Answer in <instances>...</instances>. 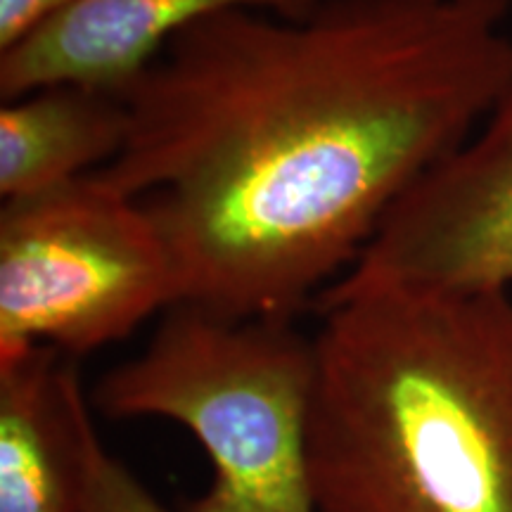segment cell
Returning <instances> with one entry per match:
<instances>
[{
  "mask_svg": "<svg viewBox=\"0 0 512 512\" xmlns=\"http://www.w3.org/2000/svg\"><path fill=\"white\" fill-rule=\"evenodd\" d=\"M512 0H323L290 22L228 10L121 91L126 145L98 174L138 197L178 304L294 320L512 79Z\"/></svg>",
  "mask_w": 512,
  "mask_h": 512,
  "instance_id": "6da1fadb",
  "label": "cell"
},
{
  "mask_svg": "<svg viewBox=\"0 0 512 512\" xmlns=\"http://www.w3.org/2000/svg\"><path fill=\"white\" fill-rule=\"evenodd\" d=\"M316 512H512V294L318 299Z\"/></svg>",
  "mask_w": 512,
  "mask_h": 512,
  "instance_id": "7a4b0ae2",
  "label": "cell"
},
{
  "mask_svg": "<svg viewBox=\"0 0 512 512\" xmlns=\"http://www.w3.org/2000/svg\"><path fill=\"white\" fill-rule=\"evenodd\" d=\"M313 389L316 344L294 320L176 304L136 358L95 382L91 403L112 420L178 422L200 441L214 475L183 512H316Z\"/></svg>",
  "mask_w": 512,
  "mask_h": 512,
  "instance_id": "3957f363",
  "label": "cell"
},
{
  "mask_svg": "<svg viewBox=\"0 0 512 512\" xmlns=\"http://www.w3.org/2000/svg\"><path fill=\"white\" fill-rule=\"evenodd\" d=\"M176 304L162 230L98 171L0 207V358L53 347L79 361Z\"/></svg>",
  "mask_w": 512,
  "mask_h": 512,
  "instance_id": "277c9868",
  "label": "cell"
},
{
  "mask_svg": "<svg viewBox=\"0 0 512 512\" xmlns=\"http://www.w3.org/2000/svg\"><path fill=\"white\" fill-rule=\"evenodd\" d=\"M373 287L510 292L512 79L477 131L401 197L323 294Z\"/></svg>",
  "mask_w": 512,
  "mask_h": 512,
  "instance_id": "5b68a950",
  "label": "cell"
},
{
  "mask_svg": "<svg viewBox=\"0 0 512 512\" xmlns=\"http://www.w3.org/2000/svg\"><path fill=\"white\" fill-rule=\"evenodd\" d=\"M320 5L323 0H81L0 50V95L12 100L62 81L121 93L171 38L202 19L252 10L299 22Z\"/></svg>",
  "mask_w": 512,
  "mask_h": 512,
  "instance_id": "8992f818",
  "label": "cell"
},
{
  "mask_svg": "<svg viewBox=\"0 0 512 512\" xmlns=\"http://www.w3.org/2000/svg\"><path fill=\"white\" fill-rule=\"evenodd\" d=\"M91 406L57 349L0 358V512H83L102 448Z\"/></svg>",
  "mask_w": 512,
  "mask_h": 512,
  "instance_id": "52a82bcc",
  "label": "cell"
},
{
  "mask_svg": "<svg viewBox=\"0 0 512 512\" xmlns=\"http://www.w3.org/2000/svg\"><path fill=\"white\" fill-rule=\"evenodd\" d=\"M128 136L124 95L48 83L0 107V200L36 195L112 164Z\"/></svg>",
  "mask_w": 512,
  "mask_h": 512,
  "instance_id": "ba28073f",
  "label": "cell"
},
{
  "mask_svg": "<svg viewBox=\"0 0 512 512\" xmlns=\"http://www.w3.org/2000/svg\"><path fill=\"white\" fill-rule=\"evenodd\" d=\"M83 512H169L138 477L112 458L105 446L95 453Z\"/></svg>",
  "mask_w": 512,
  "mask_h": 512,
  "instance_id": "9c48e42d",
  "label": "cell"
},
{
  "mask_svg": "<svg viewBox=\"0 0 512 512\" xmlns=\"http://www.w3.org/2000/svg\"><path fill=\"white\" fill-rule=\"evenodd\" d=\"M76 3L81 0H0V50L12 48Z\"/></svg>",
  "mask_w": 512,
  "mask_h": 512,
  "instance_id": "30bf717a",
  "label": "cell"
}]
</instances>
